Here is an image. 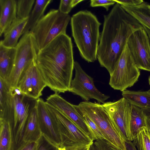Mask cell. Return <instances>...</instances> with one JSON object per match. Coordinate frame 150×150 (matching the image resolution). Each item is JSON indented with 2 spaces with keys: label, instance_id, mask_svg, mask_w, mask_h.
I'll list each match as a JSON object with an SVG mask.
<instances>
[{
  "label": "cell",
  "instance_id": "6da1fadb",
  "mask_svg": "<svg viewBox=\"0 0 150 150\" xmlns=\"http://www.w3.org/2000/svg\"><path fill=\"white\" fill-rule=\"evenodd\" d=\"M35 62L47 86L58 93L70 91L75 62L70 37L59 35L39 51Z\"/></svg>",
  "mask_w": 150,
  "mask_h": 150
},
{
  "label": "cell",
  "instance_id": "7a4b0ae2",
  "mask_svg": "<svg viewBox=\"0 0 150 150\" xmlns=\"http://www.w3.org/2000/svg\"><path fill=\"white\" fill-rule=\"evenodd\" d=\"M144 28L135 18L116 3L104 16L97 52L101 67L110 75L114 70L127 41L135 31Z\"/></svg>",
  "mask_w": 150,
  "mask_h": 150
},
{
  "label": "cell",
  "instance_id": "3957f363",
  "mask_svg": "<svg viewBox=\"0 0 150 150\" xmlns=\"http://www.w3.org/2000/svg\"><path fill=\"white\" fill-rule=\"evenodd\" d=\"M72 36L81 57L88 62L97 59L101 23L96 16L87 10L79 11L71 17Z\"/></svg>",
  "mask_w": 150,
  "mask_h": 150
},
{
  "label": "cell",
  "instance_id": "277c9868",
  "mask_svg": "<svg viewBox=\"0 0 150 150\" xmlns=\"http://www.w3.org/2000/svg\"><path fill=\"white\" fill-rule=\"evenodd\" d=\"M74 106L76 110L87 115L95 122L108 145L117 150H126L125 140L101 104L84 101Z\"/></svg>",
  "mask_w": 150,
  "mask_h": 150
},
{
  "label": "cell",
  "instance_id": "5b68a950",
  "mask_svg": "<svg viewBox=\"0 0 150 150\" xmlns=\"http://www.w3.org/2000/svg\"><path fill=\"white\" fill-rule=\"evenodd\" d=\"M71 18L69 14L54 9L44 15L30 32L33 35L39 51L59 35L66 33Z\"/></svg>",
  "mask_w": 150,
  "mask_h": 150
},
{
  "label": "cell",
  "instance_id": "8992f818",
  "mask_svg": "<svg viewBox=\"0 0 150 150\" xmlns=\"http://www.w3.org/2000/svg\"><path fill=\"white\" fill-rule=\"evenodd\" d=\"M16 48L13 66L5 81L11 89L18 87L21 79L30 64L36 59L39 52L34 37L30 32L23 35Z\"/></svg>",
  "mask_w": 150,
  "mask_h": 150
},
{
  "label": "cell",
  "instance_id": "52a82bcc",
  "mask_svg": "<svg viewBox=\"0 0 150 150\" xmlns=\"http://www.w3.org/2000/svg\"><path fill=\"white\" fill-rule=\"evenodd\" d=\"M12 95L13 108L8 122L12 137L11 150H18L25 144L23 139L24 130L30 112L35 105L36 100L23 94Z\"/></svg>",
  "mask_w": 150,
  "mask_h": 150
},
{
  "label": "cell",
  "instance_id": "ba28073f",
  "mask_svg": "<svg viewBox=\"0 0 150 150\" xmlns=\"http://www.w3.org/2000/svg\"><path fill=\"white\" fill-rule=\"evenodd\" d=\"M139 69L136 64L127 42L112 73L109 84L115 90L122 91L138 80Z\"/></svg>",
  "mask_w": 150,
  "mask_h": 150
},
{
  "label": "cell",
  "instance_id": "9c48e42d",
  "mask_svg": "<svg viewBox=\"0 0 150 150\" xmlns=\"http://www.w3.org/2000/svg\"><path fill=\"white\" fill-rule=\"evenodd\" d=\"M47 105L57 118L61 141L60 147L91 145L93 143V141L67 117L57 109Z\"/></svg>",
  "mask_w": 150,
  "mask_h": 150
},
{
  "label": "cell",
  "instance_id": "30bf717a",
  "mask_svg": "<svg viewBox=\"0 0 150 150\" xmlns=\"http://www.w3.org/2000/svg\"><path fill=\"white\" fill-rule=\"evenodd\" d=\"M75 77L72 80L69 92L79 96L85 100H96L98 103H104L110 98L103 93L95 86L93 79L83 70L79 64L75 61Z\"/></svg>",
  "mask_w": 150,
  "mask_h": 150
},
{
  "label": "cell",
  "instance_id": "8fae6325",
  "mask_svg": "<svg viewBox=\"0 0 150 150\" xmlns=\"http://www.w3.org/2000/svg\"><path fill=\"white\" fill-rule=\"evenodd\" d=\"M102 105L125 141H131L129 127L131 104L123 97Z\"/></svg>",
  "mask_w": 150,
  "mask_h": 150
},
{
  "label": "cell",
  "instance_id": "7c38bea8",
  "mask_svg": "<svg viewBox=\"0 0 150 150\" xmlns=\"http://www.w3.org/2000/svg\"><path fill=\"white\" fill-rule=\"evenodd\" d=\"M127 43L138 68L150 71V40L144 28L134 33Z\"/></svg>",
  "mask_w": 150,
  "mask_h": 150
},
{
  "label": "cell",
  "instance_id": "4fadbf2b",
  "mask_svg": "<svg viewBox=\"0 0 150 150\" xmlns=\"http://www.w3.org/2000/svg\"><path fill=\"white\" fill-rule=\"evenodd\" d=\"M36 107L42 134L53 144L60 147L61 141L56 115L41 98L36 100Z\"/></svg>",
  "mask_w": 150,
  "mask_h": 150
},
{
  "label": "cell",
  "instance_id": "5bb4252c",
  "mask_svg": "<svg viewBox=\"0 0 150 150\" xmlns=\"http://www.w3.org/2000/svg\"><path fill=\"white\" fill-rule=\"evenodd\" d=\"M45 103L61 112L92 140H94L93 134L88 127L81 115L76 110L74 105L68 102L57 93L48 96Z\"/></svg>",
  "mask_w": 150,
  "mask_h": 150
},
{
  "label": "cell",
  "instance_id": "9a60e30c",
  "mask_svg": "<svg viewBox=\"0 0 150 150\" xmlns=\"http://www.w3.org/2000/svg\"><path fill=\"white\" fill-rule=\"evenodd\" d=\"M17 1L0 0V36L17 18Z\"/></svg>",
  "mask_w": 150,
  "mask_h": 150
},
{
  "label": "cell",
  "instance_id": "2e32d148",
  "mask_svg": "<svg viewBox=\"0 0 150 150\" xmlns=\"http://www.w3.org/2000/svg\"><path fill=\"white\" fill-rule=\"evenodd\" d=\"M29 17L24 19L17 18L4 33V39L0 43L8 48H16L19 37L27 24Z\"/></svg>",
  "mask_w": 150,
  "mask_h": 150
},
{
  "label": "cell",
  "instance_id": "e0dca14e",
  "mask_svg": "<svg viewBox=\"0 0 150 150\" xmlns=\"http://www.w3.org/2000/svg\"><path fill=\"white\" fill-rule=\"evenodd\" d=\"M13 108V96L6 81L0 78V119L8 122Z\"/></svg>",
  "mask_w": 150,
  "mask_h": 150
},
{
  "label": "cell",
  "instance_id": "ac0fdd59",
  "mask_svg": "<svg viewBox=\"0 0 150 150\" xmlns=\"http://www.w3.org/2000/svg\"><path fill=\"white\" fill-rule=\"evenodd\" d=\"M42 135L35 103L30 112L26 122L23 133V140L25 143L29 142H37Z\"/></svg>",
  "mask_w": 150,
  "mask_h": 150
},
{
  "label": "cell",
  "instance_id": "d6986e66",
  "mask_svg": "<svg viewBox=\"0 0 150 150\" xmlns=\"http://www.w3.org/2000/svg\"><path fill=\"white\" fill-rule=\"evenodd\" d=\"M16 48H8L0 43V78L6 81L13 68Z\"/></svg>",
  "mask_w": 150,
  "mask_h": 150
},
{
  "label": "cell",
  "instance_id": "ffe728a7",
  "mask_svg": "<svg viewBox=\"0 0 150 150\" xmlns=\"http://www.w3.org/2000/svg\"><path fill=\"white\" fill-rule=\"evenodd\" d=\"M123 9L135 18L143 26L150 30V4L144 2L134 6H121Z\"/></svg>",
  "mask_w": 150,
  "mask_h": 150
},
{
  "label": "cell",
  "instance_id": "44dd1931",
  "mask_svg": "<svg viewBox=\"0 0 150 150\" xmlns=\"http://www.w3.org/2000/svg\"><path fill=\"white\" fill-rule=\"evenodd\" d=\"M122 95L131 104L142 109H150V89L146 91L126 90Z\"/></svg>",
  "mask_w": 150,
  "mask_h": 150
},
{
  "label": "cell",
  "instance_id": "7402d4cb",
  "mask_svg": "<svg viewBox=\"0 0 150 150\" xmlns=\"http://www.w3.org/2000/svg\"><path fill=\"white\" fill-rule=\"evenodd\" d=\"M52 0H36L34 8L30 14L22 35L30 32L40 20L44 16V13L48 5Z\"/></svg>",
  "mask_w": 150,
  "mask_h": 150
},
{
  "label": "cell",
  "instance_id": "603a6c76",
  "mask_svg": "<svg viewBox=\"0 0 150 150\" xmlns=\"http://www.w3.org/2000/svg\"><path fill=\"white\" fill-rule=\"evenodd\" d=\"M146 127V115L143 110L131 104L130 131L131 141L136 137L139 129Z\"/></svg>",
  "mask_w": 150,
  "mask_h": 150
},
{
  "label": "cell",
  "instance_id": "cb8c5ba5",
  "mask_svg": "<svg viewBox=\"0 0 150 150\" xmlns=\"http://www.w3.org/2000/svg\"><path fill=\"white\" fill-rule=\"evenodd\" d=\"M34 61L31 75L32 98L37 100L42 95V92L46 86L36 64Z\"/></svg>",
  "mask_w": 150,
  "mask_h": 150
},
{
  "label": "cell",
  "instance_id": "d4e9b609",
  "mask_svg": "<svg viewBox=\"0 0 150 150\" xmlns=\"http://www.w3.org/2000/svg\"><path fill=\"white\" fill-rule=\"evenodd\" d=\"M12 137L9 123L0 119V150H11Z\"/></svg>",
  "mask_w": 150,
  "mask_h": 150
},
{
  "label": "cell",
  "instance_id": "484cf974",
  "mask_svg": "<svg viewBox=\"0 0 150 150\" xmlns=\"http://www.w3.org/2000/svg\"><path fill=\"white\" fill-rule=\"evenodd\" d=\"M133 141L137 150H150V130L146 127L141 128Z\"/></svg>",
  "mask_w": 150,
  "mask_h": 150
},
{
  "label": "cell",
  "instance_id": "4316f807",
  "mask_svg": "<svg viewBox=\"0 0 150 150\" xmlns=\"http://www.w3.org/2000/svg\"><path fill=\"white\" fill-rule=\"evenodd\" d=\"M34 60L30 64L23 75L18 86V88H19L22 94L32 98V90L31 75Z\"/></svg>",
  "mask_w": 150,
  "mask_h": 150
},
{
  "label": "cell",
  "instance_id": "83f0119b",
  "mask_svg": "<svg viewBox=\"0 0 150 150\" xmlns=\"http://www.w3.org/2000/svg\"><path fill=\"white\" fill-rule=\"evenodd\" d=\"M35 0L17 1V18L24 19L29 17Z\"/></svg>",
  "mask_w": 150,
  "mask_h": 150
},
{
  "label": "cell",
  "instance_id": "f1b7e54d",
  "mask_svg": "<svg viewBox=\"0 0 150 150\" xmlns=\"http://www.w3.org/2000/svg\"><path fill=\"white\" fill-rule=\"evenodd\" d=\"M76 110L81 115L85 123L92 133L94 137V140L107 143L103 135L95 122L87 115Z\"/></svg>",
  "mask_w": 150,
  "mask_h": 150
},
{
  "label": "cell",
  "instance_id": "f546056e",
  "mask_svg": "<svg viewBox=\"0 0 150 150\" xmlns=\"http://www.w3.org/2000/svg\"><path fill=\"white\" fill-rule=\"evenodd\" d=\"M37 142V150H58L59 147L42 134Z\"/></svg>",
  "mask_w": 150,
  "mask_h": 150
},
{
  "label": "cell",
  "instance_id": "4dcf8cb0",
  "mask_svg": "<svg viewBox=\"0 0 150 150\" xmlns=\"http://www.w3.org/2000/svg\"><path fill=\"white\" fill-rule=\"evenodd\" d=\"M114 0H91L90 1V6L91 7L102 6L105 8L106 11H108L109 7L114 5L116 3Z\"/></svg>",
  "mask_w": 150,
  "mask_h": 150
},
{
  "label": "cell",
  "instance_id": "1f68e13d",
  "mask_svg": "<svg viewBox=\"0 0 150 150\" xmlns=\"http://www.w3.org/2000/svg\"><path fill=\"white\" fill-rule=\"evenodd\" d=\"M72 0H61L60 1L59 11L61 13L69 14L73 8L71 6Z\"/></svg>",
  "mask_w": 150,
  "mask_h": 150
},
{
  "label": "cell",
  "instance_id": "d6a6232c",
  "mask_svg": "<svg viewBox=\"0 0 150 150\" xmlns=\"http://www.w3.org/2000/svg\"><path fill=\"white\" fill-rule=\"evenodd\" d=\"M116 3L121 6H134L139 5L143 2L142 0H114Z\"/></svg>",
  "mask_w": 150,
  "mask_h": 150
},
{
  "label": "cell",
  "instance_id": "836d02e7",
  "mask_svg": "<svg viewBox=\"0 0 150 150\" xmlns=\"http://www.w3.org/2000/svg\"><path fill=\"white\" fill-rule=\"evenodd\" d=\"M37 142H29L26 143L18 150H37Z\"/></svg>",
  "mask_w": 150,
  "mask_h": 150
},
{
  "label": "cell",
  "instance_id": "e575fe53",
  "mask_svg": "<svg viewBox=\"0 0 150 150\" xmlns=\"http://www.w3.org/2000/svg\"><path fill=\"white\" fill-rule=\"evenodd\" d=\"M103 142L99 140H96L91 145L89 150H103Z\"/></svg>",
  "mask_w": 150,
  "mask_h": 150
},
{
  "label": "cell",
  "instance_id": "d590c367",
  "mask_svg": "<svg viewBox=\"0 0 150 150\" xmlns=\"http://www.w3.org/2000/svg\"><path fill=\"white\" fill-rule=\"evenodd\" d=\"M91 145H76L65 147V150H89Z\"/></svg>",
  "mask_w": 150,
  "mask_h": 150
},
{
  "label": "cell",
  "instance_id": "8d00e7d4",
  "mask_svg": "<svg viewBox=\"0 0 150 150\" xmlns=\"http://www.w3.org/2000/svg\"><path fill=\"white\" fill-rule=\"evenodd\" d=\"M126 150H137L135 146L130 141H125Z\"/></svg>",
  "mask_w": 150,
  "mask_h": 150
},
{
  "label": "cell",
  "instance_id": "74e56055",
  "mask_svg": "<svg viewBox=\"0 0 150 150\" xmlns=\"http://www.w3.org/2000/svg\"><path fill=\"white\" fill-rule=\"evenodd\" d=\"M103 150H117L108 145L106 142H103Z\"/></svg>",
  "mask_w": 150,
  "mask_h": 150
},
{
  "label": "cell",
  "instance_id": "f35d334b",
  "mask_svg": "<svg viewBox=\"0 0 150 150\" xmlns=\"http://www.w3.org/2000/svg\"><path fill=\"white\" fill-rule=\"evenodd\" d=\"M83 1V0H72L71 4L72 8H73L78 4Z\"/></svg>",
  "mask_w": 150,
  "mask_h": 150
},
{
  "label": "cell",
  "instance_id": "ab89813d",
  "mask_svg": "<svg viewBox=\"0 0 150 150\" xmlns=\"http://www.w3.org/2000/svg\"><path fill=\"white\" fill-rule=\"evenodd\" d=\"M146 127L150 130V118L146 116Z\"/></svg>",
  "mask_w": 150,
  "mask_h": 150
},
{
  "label": "cell",
  "instance_id": "60d3db41",
  "mask_svg": "<svg viewBox=\"0 0 150 150\" xmlns=\"http://www.w3.org/2000/svg\"><path fill=\"white\" fill-rule=\"evenodd\" d=\"M142 110L145 115L146 116L150 118V109Z\"/></svg>",
  "mask_w": 150,
  "mask_h": 150
},
{
  "label": "cell",
  "instance_id": "b9f144b4",
  "mask_svg": "<svg viewBox=\"0 0 150 150\" xmlns=\"http://www.w3.org/2000/svg\"><path fill=\"white\" fill-rule=\"evenodd\" d=\"M143 27L145 29V30L146 31V32L147 33V34L149 37V38L150 39V30H149L147 28H146V27H144V26H143Z\"/></svg>",
  "mask_w": 150,
  "mask_h": 150
},
{
  "label": "cell",
  "instance_id": "7bdbcfd3",
  "mask_svg": "<svg viewBox=\"0 0 150 150\" xmlns=\"http://www.w3.org/2000/svg\"><path fill=\"white\" fill-rule=\"evenodd\" d=\"M58 150H65V147H60L58 148Z\"/></svg>",
  "mask_w": 150,
  "mask_h": 150
},
{
  "label": "cell",
  "instance_id": "ee69618b",
  "mask_svg": "<svg viewBox=\"0 0 150 150\" xmlns=\"http://www.w3.org/2000/svg\"><path fill=\"white\" fill-rule=\"evenodd\" d=\"M148 81H149V85L150 86V75L149 76V79H148Z\"/></svg>",
  "mask_w": 150,
  "mask_h": 150
}]
</instances>
